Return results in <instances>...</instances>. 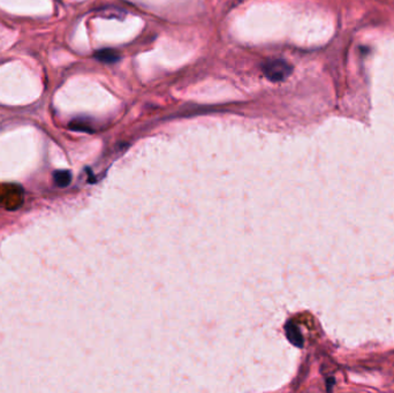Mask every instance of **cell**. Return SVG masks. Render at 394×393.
I'll return each instance as SVG.
<instances>
[{
	"label": "cell",
	"instance_id": "6da1fadb",
	"mask_svg": "<svg viewBox=\"0 0 394 393\" xmlns=\"http://www.w3.org/2000/svg\"><path fill=\"white\" fill-rule=\"evenodd\" d=\"M262 70L264 75L272 82H280L288 78L293 72V67L285 60L274 59L265 63Z\"/></svg>",
	"mask_w": 394,
	"mask_h": 393
},
{
	"label": "cell",
	"instance_id": "7a4b0ae2",
	"mask_svg": "<svg viewBox=\"0 0 394 393\" xmlns=\"http://www.w3.org/2000/svg\"><path fill=\"white\" fill-rule=\"evenodd\" d=\"M94 58H96L97 60H100V62H102V63L113 64V63H116L120 59V55L116 51V50L103 49V50H100V51H97L96 53H94Z\"/></svg>",
	"mask_w": 394,
	"mask_h": 393
},
{
	"label": "cell",
	"instance_id": "3957f363",
	"mask_svg": "<svg viewBox=\"0 0 394 393\" xmlns=\"http://www.w3.org/2000/svg\"><path fill=\"white\" fill-rule=\"evenodd\" d=\"M285 331L287 338H288V340L292 342V344L296 347L303 346V337L296 325H294L293 323H287Z\"/></svg>",
	"mask_w": 394,
	"mask_h": 393
},
{
	"label": "cell",
	"instance_id": "277c9868",
	"mask_svg": "<svg viewBox=\"0 0 394 393\" xmlns=\"http://www.w3.org/2000/svg\"><path fill=\"white\" fill-rule=\"evenodd\" d=\"M53 180H54L56 186L60 187V188H65L72 181V174L70 171L66 170H59L56 171L53 173Z\"/></svg>",
	"mask_w": 394,
	"mask_h": 393
},
{
	"label": "cell",
	"instance_id": "5b68a950",
	"mask_svg": "<svg viewBox=\"0 0 394 393\" xmlns=\"http://www.w3.org/2000/svg\"><path fill=\"white\" fill-rule=\"evenodd\" d=\"M70 127L78 132H89V133L92 132V126H90V121L86 119H82V118L72 120Z\"/></svg>",
	"mask_w": 394,
	"mask_h": 393
}]
</instances>
